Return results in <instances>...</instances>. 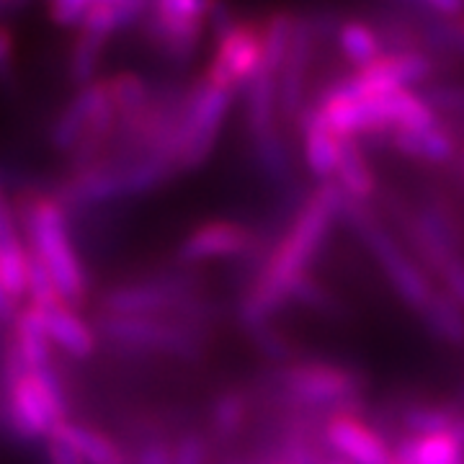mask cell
I'll use <instances>...</instances> for the list:
<instances>
[{
    "label": "cell",
    "mask_w": 464,
    "mask_h": 464,
    "mask_svg": "<svg viewBox=\"0 0 464 464\" xmlns=\"http://www.w3.org/2000/svg\"><path fill=\"white\" fill-rule=\"evenodd\" d=\"M266 57L264 29L248 21H235L230 29L217 34V50L204 78L217 88L235 93L261 72Z\"/></svg>",
    "instance_id": "obj_9"
},
{
    "label": "cell",
    "mask_w": 464,
    "mask_h": 464,
    "mask_svg": "<svg viewBox=\"0 0 464 464\" xmlns=\"http://www.w3.org/2000/svg\"><path fill=\"white\" fill-rule=\"evenodd\" d=\"M93 0H54L47 8V16L60 29H83Z\"/></svg>",
    "instance_id": "obj_31"
},
{
    "label": "cell",
    "mask_w": 464,
    "mask_h": 464,
    "mask_svg": "<svg viewBox=\"0 0 464 464\" xmlns=\"http://www.w3.org/2000/svg\"><path fill=\"white\" fill-rule=\"evenodd\" d=\"M21 11H26V3H16V0H0V24H5L8 16H16Z\"/></svg>",
    "instance_id": "obj_40"
},
{
    "label": "cell",
    "mask_w": 464,
    "mask_h": 464,
    "mask_svg": "<svg viewBox=\"0 0 464 464\" xmlns=\"http://www.w3.org/2000/svg\"><path fill=\"white\" fill-rule=\"evenodd\" d=\"M16 302L8 297V292L3 289V284H0V323H5V320H16Z\"/></svg>",
    "instance_id": "obj_39"
},
{
    "label": "cell",
    "mask_w": 464,
    "mask_h": 464,
    "mask_svg": "<svg viewBox=\"0 0 464 464\" xmlns=\"http://www.w3.org/2000/svg\"><path fill=\"white\" fill-rule=\"evenodd\" d=\"M54 433H60L65 441H70L72 447L81 451V457L85 464H130L124 451L116 447L114 441L101 433L99 429H91L83 423H63Z\"/></svg>",
    "instance_id": "obj_24"
},
{
    "label": "cell",
    "mask_w": 464,
    "mask_h": 464,
    "mask_svg": "<svg viewBox=\"0 0 464 464\" xmlns=\"http://www.w3.org/2000/svg\"><path fill=\"white\" fill-rule=\"evenodd\" d=\"M423 323L447 343H464V310L454 304L447 295H439L429 302V307L420 313Z\"/></svg>",
    "instance_id": "obj_29"
},
{
    "label": "cell",
    "mask_w": 464,
    "mask_h": 464,
    "mask_svg": "<svg viewBox=\"0 0 464 464\" xmlns=\"http://www.w3.org/2000/svg\"><path fill=\"white\" fill-rule=\"evenodd\" d=\"M271 464H289L286 459H276V462H271Z\"/></svg>",
    "instance_id": "obj_44"
},
{
    "label": "cell",
    "mask_w": 464,
    "mask_h": 464,
    "mask_svg": "<svg viewBox=\"0 0 464 464\" xmlns=\"http://www.w3.org/2000/svg\"><path fill=\"white\" fill-rule=\"evenodd\" d=\"M392 457L395 464H464V439L459 431L405 436Z\"/></svg>",
    "instance_id": "obj_18"
},
{
    "label": "cell",
    "mask_w": 464,
    "mask_h": 464,
    "mask_svg": "<svg viewBox=\"0 0 464 464\" xmlns=\"http://www.w3.org/2000/svg\"><path fill=\"white\" fill-rule=\"evenodd\" d=\"M39 313H42V323L50 335L52 346L63 348L72 359H88L96 351V333L72 307L60 304V307L39 310Z\"/></svg>",
    "instance_id": "obj_17"
},
{
    "label": "cell",
    "mask_w": 464,
    "mask_h": 464,
    "mask_svg": "<svg viewBox=\"0 0 464 464\" xmlns=\"http://www.w3.org/2000/svg\"><path fill=\"white\" fill-rule=\"evenodd\" d=\"M433 111H464V88L462 85H433L426 93Z\"/></svg>",
    "instance_id": "obj_34"
},
{
    "label": "cell",
    "mask_w": 464,
    "mask_h": 464,
    "mask_svg": "<svg viewBox=\"0 0 464 464\" xmlns=\"http://www.w3.org/2000/svg\"><path fill=\"white\" fill-rule=\"evenodd\" d=\"M232 93L201 78L183 93V111L179 132L170 148L176 170H197L207 163L230 111Z\"/></svg>",
    "instance_id": "obj_5"
},
{
    "label": "cell",
    "mask_w": 464,
    "mask_h": 464,
    "mask_svg": "<svg viewBox=\"0 0 464 464\" xmlns=\"http://www.w3.org/2000/svg\"><path fill=\"white\" fill-rule=\"evenodd\" d=\"M47 459H50V464H85L81 451L70 441H65L60 433H52L47 439Z\"/></svg>",
    "instance_id": "obj_36"
},
{
    "label": "cell",
    "mask_w": 464,
    "mask_h": 464,
    "mask_svg": "<svg viewBox=\"0 0 464 464\" xmlns=\"http://www.w3.org/2000/svg\"><path fill=\"white\" fill-rule=\"evenodd\" d=\"M325 464H348V462H343V459H335V462H325Z\"/></svg>",
    "instance_id": "obj_43"
},
{
    "label": "cell",
    "mask_w": 464,
    "mask_h": 464,
    "mask_svg": "<svg viewBox=\"0 0 464 464\" xmlns=\"http://www.w3.org/2000/svg\"><path fill=\"white\" fill-rule=\"evenodd\" d=\"M253 142H256L258 163L264 166L266 173L271 179H276V181L286 179V173H289V150L284 145L282 134L274 130V132L264 134V137H256Z\"/></svg>",
    "instance_id": "obj_30"
},
{
    "label": "cell",
    "mask_w": 464,
    "mask_h": 464,
    "mask_svg": "<svg viewBox=\"0 0 464 464\" xmlns=\"http://www.w3.org/2000/svg\"><path fill=\"white\" fill-rule=\"evenodd\" d=\"M464 413L454 405H413L402 413L411 436H429V433L457 431Z\"/></svg>",
    "instance_id": "obj_28"
},
{
    "label": "cell",
    "mask_w": 464,
    "mask_h": 464,
    "mask_svg": "<svg viewBox=\"0 0 464 464\" xmlns=\"http://www.w3.org/2000/svg\"><path fill=\"white\" fill-rule=\"evenodd\" d=\"M18 219L24 222L26 230V246L52 274L63 295V302L70 307L83 302L88 284H85L83 264L67 230L63 204L52 197H34L24 204Z\"/></svg>",
    "instance_id": "obj_3"
},
{
    "label": "cell",
    "mask_w": 464,
    "mask_h": 464,
    "mask_svg": "<svg viewBox=\"0 0 464 464\" xmlns=\"http://www.w3.org/2000/svg\"><path fill=\"white\" fill-rule=\"evenodd\" d=\"M212 8V3L199 0H160L150 5L142 29L150 44L166 60L186 65L199 50Z\"/></svg>",
    "instance_id": "obj_7"
},
{
    "label": "cell",
    "mask_w": 464,
    "mask_h": 464,
    "mask_svg": "<svg viewBox=\"0 0 464 464\" xmlns=\"http://www.w3.org/2000/svg\"><path fill=\"white\" fill-rule=\"evenodd\" d=\"M341 215L348 217L351 227L359 232V237L364 240L369 250L374 253V258L380 261L382 271L387 274L390 284L395 286V292L400 299L415 310L418 315L429 307V302L436 297V292L431 289V284L426 279V274L413 264V258L400 248L398 243L387 235L384 227H380L372 215L364 209V204L356 201H343V212Z\"/></svg>",
    "instance_id": "obj_6"
},
{
    "label": "cell",
    "mask_w": 464,
    "mask_h": 464,
    "mask_svg": "<svg viewBox=\"0 0 464 464\" xmlns=\"http://www.w3.org/2000/svg\"><path fill=\"white\" fill-rule=\"evenodd\" d=\"M0 284L18 302L29 292V248L18 230L16 209L0 201Z\"/></svg>",
    "instance_id": "obj_16"
},
{
    "label": "cell",
    "mask_w": 464,
    "mask_h": 464,
    "mask_svg": "<svg viewBox=\"0 0 464 464\" xmlns=\"http://www.w3.org/2000/svg\"><path fill=\"white\" fill-rule=\"evenodd\" d=\"M441 276V282L447 286V297L454 302V304H459L464 310V258H454L451 264L439 274Z\"/></svg>",
    "instance_id": "obj_35"
},
{
    "label": "cell",
    "mask_w": 464,
    "mask_h": 464,
    "mask_svg": "<svg viewBox=\"0 0 464 464\" xmlns=\"http://www.w3.org/2000/svg\"><path fill=\"white\" fill-rule=\"evenodd\" d=\"M101 333L119 346L158 351L191 359L201 351V335L197 328L186 325L183 320L170 317H101Z\"/></svg>",
    "instance_id": "obj_8"
},
{
    "label": "cell",
    "mask_w": 464,
    "mask_h": 464,
    "mask_svg": "<svg viewBox=\"0 0 464 464\" xmlns=\"http://www.w3.org/2000/svg\"><path fill=\"white\" fill-rule=\"evenodd\" d=\"M116 111L103 81L83 85L57 116L52 127V145L63 152H72L78 163L93 166L101 160L103 145L114 130Z\"/></svg>",
    "instance_id": "obj_4"
},
{
    "label": "cell",
    "mask_w": 464,
    "mask_h": 464,
    "mask_svg": "<svg viewBox=\"0 0 464 464\" xmlns=\"http://www.w3.org/2000/svg\"><path fill=\"white\" fill-rule=\"evenodd\" d=\"M299 130H302V148H304V160L307 168L323 181H333L335 170L343 155V145L348 140L338 137L335 130L325 121L317 106L302 109L299 114Z\"/></svg>",
    "instance_id": "obj_15"
},
{
    "label": "cell",
    "mask_w": 464,
    "mask_h": 464,
    "mask_svg": "<svg viewBox=\"0 0 464 464\" xmlns=\"http://www.w3.org/2000/svg\"><path fill=\"white\" fill-rule=\"evenodd\" d=\"M462 400H464V387H462Z\"/></svg>",
    "instance_id": "obj_45"
},
{
    "label": "cell",
    "mask_w": 464,
    "mask_h": 464,
    "mask_svg": "<svg viewBox=\"0 0 464 464\" xmlns=\"http://www.w3.org/2000/svg\"><path fill=\"white\" fill-rule=\"evenodd\" d=\"M353 372L328 362H302L282 374V392L299 408H335L359 395Z\"/></svg>",
    "instance_id": "obj_10"
},
{
    "label": "cell",
    "mask_w": 464,
    "mask_h": 464,
    "mask_svg": "<svg viewBox=\"0 0 464 464\" xmlns=\"http://www.w3.org/2000/svg\"><path fill=\"white\" fill-rule=\"evenodd\" d=\"M3 423L24 441L50 439L65 423V384L57 366L29 369L11 343L3 356Z\"/></svg>",
    "instance_id": "obj_2"
},
{
    "label": "cell",
    "mask_w": 464,
    "mask_h": 464,
    "mask_svg": "<svg viewBox=\"0 0 464 464\" xmlns=\"http://www.w3.org/2000/svg\"><path fill=\"white\" fill-rule=\"evenodd\" d=\"M246 106H248V127L253 140L274 132V114L279 111V93H276V75L261 67V72L248 83L246 91Z\"/></svg>",
    "instance_id": "obj_20"
},
{
    "label": "cell",
    "mask_w": 464,
    "mask_h": 464,
    "mask_svg": "<svg viewBox=\"0 0 464 464\" xmlns=\"http://www.w3.org/2000/svg\"><path fill=\"white\" fill-rule=\"evenodd\" d=\"M457 431H459V436H462V439H464V418H462V423L457 426Z\"/></svg>",
    "instance_id": "obj_42"
},
{
    "label": "cell",
    "mask_w": 464,
    "mask_h": 464,
    "mask_svg": "<svg viewBox=\"0 0 464 464\" xmlns=\"http://www.w3.org/2000/svg\"><path fill=\"white\" fill-rule=\"evenodd\" d=\"M250 243H253V237H250L248 227L230 222V219H212L186 235V240L179 248V256L186 264L232 258V256L248 253Z\"/></svg>",
    "instance_id": "obj_13"
},
{
    "label": "cell",
    "mask_w": 464,
    "mask_h": 464,
    "mask_svg": "<svg viewBox=\"0 0 464 464\" xmlns=\"http://www.w3.org/2000/svg\"><path fill=\"white\" fill-rule=\"evenodd\" d=\"M183 307H191L188 286L176 279L124 284L103 297L106 315L119 317H163L179 315Z\"/></svg>",
    "instance_id": "obj_11"
},
{
    "label": "cell",
    "mask_w": 464,
    "mask_h": 464,
    "mask_svg": "<svg viewBox=\"0 0 464 464\" xmlns=\"http://www.w3.org/2000/svg\"><path fill=\"white\" fill-rule=\"evenodd\" d=\"M338 44H341V52L346 54L348 63L356 65V70L372 65L384 54L380 32L364 21H346L338 32Z\"/></svg>",
    "instance_id": "obj_26"
},
{
    "label": "cell",
    "mask_w": 464,
    "mask_h": 464,
    "mask_svg": "<svg viewBox=\"0 0 464 464\" xmlns=\"http://www.w3.org/2000/svg\"><path fill=\"white\" fill-rule=\"evenodd\" d=\"M106 42H109V36L91 32V29L78 32L75 44L70 50V78H72V83H78L81 88L93 83V75H96L101 60H103Z\"/></svg>",
    "instance_id": "obj_27"
},
{
    "label": "cell",
    "mask_w": 464,
    "mask_h": 464,
    "mask_svg": "<svg viewBox=\"0 0 464 464\" xmlns=\"http://www.w3.org/2000/svg\"><path fill=\"white\" fill-rule=\"evenodd\" d=\"M325 444L348 464H395L392 447L356 413H333L325 423Z\"/></svg>",
    "instance_id": "obj_12"
},
{
    "label": "cell",
    "mask_w": 464,
    "mask_h": 464,
    "mask_svg": "<svg viewBox=\"0 0 464 464\" xmlns=\"http://www.w3.org/2000/svg\"><path fill=\"white\" fill-rule=\"evenodd\" d=\"M207 462V444L199 436H186L173 451V464H204Z\"/></svg>",
    "instance_id": "obj_37"
},
{
    "label": "cell",
    "mask_w": 464,
    "mask_h": 464,
    "mask_svg": "<svg viewBox=\"0 0 464 464\" xmlns=\"http://www.w3.org/2000/svg\"><path fill=\"white\" fill-rule=\"evenodd\" d=\"M0 201H3V199H0Z\"/></svg>",
    "instance_id": "obj_46"
},
{
    "label": "cell",
    "mask_w": 464,
    "mask_h": 464,
    "mask_svg": "<svg viewBox=\"0 0 464 464\" xmlns=\"http://www.w3.org/2000/svg\"><path fill=\"white\" fill-rule=\"evenodd\" d=\"M454 24H457V32H459V36H462V42H464V14L459 18H457Z\"/></svg>",
    "instance_id": "obj_41"
},
{
    "label": "cell",
    "mask_w": 464,
    "mask_h": 464,
    "mask_svg": "<svg viewBox=\"0 0 464 464\" xmlns=\"http://www.w3.org/2000/svg\"><path fill=\"white\" fill-rule=\"evenodd\" d=\"M333 181L338 183L341 194L348 201H356V204H364L374 194V173L366 166L364 152L359 150L356 142L343 145V155H341V163H338Z\"/></svg>",
    "instance_id": "obj_25"
},
{
    "label": "cell",
    "mask_w": 464,
    "mask_h": 464,
    "mask_svg": "<svg viewBox=\"0 0 464 464\" xmlns=\"http://www.w3.org/2000/svg\"><path fill=\"white\" fill-rule=\"evenodd\" d=\"M16 75V34L8 24H0V85L14 83Z\"/></svg>",
    "instance_id": "obj_33"
},
{
    "label": "cell",
    "mask_w": 464,
    "mask_h": 464,
    "mask_svg": "<svg viewBox=\"0 0 464 464\" xmlns=\"http://www.w3.org/2000/svg\"><path fill=\"white\" fill-rule=\"evenodd\" d=\"M343 201L346 197L341 194L338 183L325 181L302 207V212L292 222L289 232L279 240L274 253L268 256L258 282L253 284L250 295L243 302L240 315L248 331H266L271 315L295 295V286L304 276H310L307 268L323 248L333 219L343 212Z\"/></svg>",
    "instance_id": "obj_1"
},
{
    "label": "cell",
    "mask_w": 464,
    "mask_h": 464,
    "mask_svg": "<svg viewBox=\"0 0 464 464\" xmlns=\"http://www.w3.org/2000/svg\"><path fill=\"white\" fill-rule=\"evenodd\" d=\"M310 42H313V21L295 18V34L286 52L279 78H276V93H279V114L284 119L302 114L304 101V81H307V65H310Z\"/></svg>",
    "instance_id": "obj_14"
},
{
    "label": "cell",
    "mask_w": 464,
    "mask_h": 464,
    "mask_svg": "<svg viewBox=\"0 0 464 464\" xmlns=\"http://www.w3.org/2000/svg\"><path fill=\"white\" fill-rule=\"evenodd\" d=\"M392 145L415 160L426 163H447L454 155V140L441 127L429 130H402L392 134Z\"/></svg>",
    "instance_id": "obj_23"
},
{
    "label": "cell",
    "mask_w": 464,
    "mask_h": 464,
    "mask_svg": "<svg viewBox=\"0 0 464 464\" xmlns=\"http://www.w3.org/2000/svg\"><path fill=\"white\" fill-rule=\"evenodd\" d=\"M362 70L377 75L382 81L400 85V88H411V85L423 83V81L431 78L433 63L418 50L384 52L380 60H374L372 65L362 67Z\"/></svg>",
    "instance_id": "obj_19"
},
{
    "label": "cell",
    "mask_w": 464,
    "mask_h": 464,
    "mask_svg": "<svg viewBox=\"0 0 464 464\" xmlns=\"http://www.w3.org/2000/svg\"><path fill=\"white\" fill-rule=\"evenodd\" d=\"M150 5L142 0H93L91 14L85 18L83 29L111 36V34L142 24Z\"/></svg>",
    "instance_id": "obj_21"
},
{
    "label": "cell",
    "mask_w": 464,
    "mask_h": 464,
    "mask_svg": "<svg viewBox=\"0 0 464 464\" xmlns=\"http://www.w3.org/2000/svg\"><path fill=\"white\" fill-rule=\"evenodd\" d=\"M132 464H173V451L163 441H150Z\"/></svg>",
    "instance_id": "obj_38"
},
{
    "label": "cell",
    "mask_w": 464,
    "mask_h": 464,
    "mask_svg": "<svg viewBox=\"0 0 464 464\" xmlns=\"http://www.w3.org/2000/svg\"><path fill=\"white\" fill-rule=\"evenodd\" d=\"M246 411H248L246 408V400L240 398V395H225V398H219L215 405V413H212L215 429L222 436H230V433H235L243 426Z\"/></svg>",
    "instance_id": "obj_32"
},
{
    "label": "cell",
    "mask_w": 464,
    "mask_h": 464,
    "mask_svg": "<svg viewBox=\"0 0 464 464\" xmlns=\"http://www.w3.org/2000/svg\"><path fill=\"white\" fill-rule=\"evenodd\" d=\"M103 83H106V91H109L116 119H121L124 127L134 124L140 116H145L152 99H150L148 83L137 72H116L111 78H106Z\"/></svg>",
    "instance_id": "obj_22"
}]
</instances>
